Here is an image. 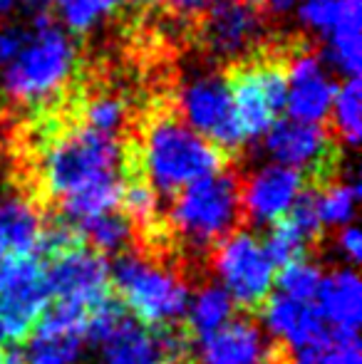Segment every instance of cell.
Instances as JSON below:
<instances>
[{
  "instance_id": "21",
  "label": "cell",
  "mask_w": 362,
  "mask_h": 364,
  "mask_svg": "<svg viewBox=\"0 0 362 364\" xmlns=\"http://www.w3.org/2000/svg\"><path fill=\"white\" fill-rule=\"evenodd\" d=\"M233 302L221 285H203L186 307V330L191 337L206 340L231 322Z\"/></svg>"
},
{
  "instance_id": "5",
  "label": "cell",
  "mask_w": 362,
  "mask_h": 364,
  "mask_svg": "<svg viewBox=\"0 0 362 364\" xmlns=\"http://www.w3.org/2000/svg\"><path fill=\"white\" fill-rule=\"evenodd\" d=\"M75 70V45L50 13L35 15L25 45L3 68V92L20 105H45L65 90Z\"/></svg>"
},
{
  "instance_id": "9",
  "label": "cell",
  "mask_w": 362,
  "mask_h": 364,
  "mask_svg": "<svg viewBox=\"0 0 362 364\" xmlns=\"http://www.w3.org/2000/svg\"><path fill=\"white\" fill-rule=\"evenodd\" d=\"M45 275H48L50 300L65 310L92 317V312L112 300L107 260L85 243L50 258Z\"/></svg>"
},
{
  "instance_id": "24",
  "label": "cell",
  "mask_w": 362,
  "mask_h": 364,
  "mask_svg": "<svg viewBox=\"0 0 362 364\" xmlns=\"http://www.w3.org/2000/svg\"><path fill=\"white\" fill-rule=\"evenodd\" d=\"M127 119V107L117 95H95L90 100H85V105L80 107V112L75 114V122L85 129H92L97 134L105 136H117L119 127Z\"/></svg>"
},
{
  "instance_id": "37",
  "label": "cell",
  "mask_w": 362,
  "mask_h": 364,
  "mask_svg": "<svg viewBox=\"0 0 362 364\" xmlns=\"http://www.w3.org/2000/svg\"><path fill=\"white\" fill-rule=\"evenodd\" d=\"M15 3H18V0H0V15L10 13V10L15 8Z\"/></svg>"
},
{
  "instance_id": "30",
  "label": "cell",
  "mask_w": 362,
  "mask_h": 364,
  "mask_svg": "<svg viewBox=\"0 0 362 364\" xmlns=\"http://www.w3.org/2000/svg\"><path fill=\"white\" fill-rule=\"evenodd\" d=\"M338 250L345 260L350 263H360L362 258V233L355 225H345L338 233Z\"/></svg>"
},
{
  "instance_id": "8",
  "label": "cell",
  "mask_w": 362,
  "mask_h": 364,
  "mask_svg": "<svg viewBox=\"0 0 362 364\" xmlns=\"http://www.w3.org/2000/svg\"><path fill=\"white\" fill-rule=\"evenodd\" d=\"M48 305V275L38 255L0 263V340L23 342Z\"/></svg>"
},
{
  "instance_id": "17",
  "label": "cell",
  "mask_w": 362,
  "mask_h": 364,
  "mask_svg": "<svg viewBox=\"0 0 362 364\" xmlns=\"http://www.w3.org/2000/svg\"><path fill=\"white\" fill-rule=\"evenodd\" d=\"M315 305L335 340H355L362 317V285L350 268L323 275Z\"/></svg>"
},
{
  "instance_id": "18",
  "label": "cell",
  "mask_w": 362,
  "mask_h": 364,
  "mask_svg": "<svg viewBox=\"0 0 362 364\" xmlns=\"http://www.w3.org/2000/svg\"><path fill=\"white\" fill-rule=\"evenodd\" d=\"M45 218L38 201L25 193L0 196V263L38 253Z\"/></svg>"
},
{
  "instance_id": "3",
  "label": "cell",
  "mask_w": 362,
  "mask_h": 364,
  "mask_svg": "<svg viewBox=\"0 0 362 364\" xmlns=\"http://www.w3.org/2000/svg\"><path fill=\"white\" fill-rule=\"evenodd\" d=\"M241 218V183L231 171H218L191 183L176 196L169 211L171 233L179 250L208 255L236 230Z\"/></svg>"
},
{
  "instance_id": "14",
  "label": "cell",
  "mask_w": 362,
  "mask_h": 364,
  "mask_svg": "<svg viewBox=\"0 0 362 364\" xmlns=\"http://www.w3.org/2000/svg\"><path fill=\"white\" fill-rule=\"evenodd\" d=\"M335 82L323 73V63L315 53L298 50L288 63V119L303 124H320L330 117L335 100Z\"/></svg>"
},
{
  "instance_id": "15",
  "label": "cell",
  "mask_w": 362,
  "mask_h": 364,
  "mask_svg": "<svg viewBox=\"0 0 362 364\" xmlns=\"http://www.w3.org/2000/svg\"><path fill=\"white\" fill-rule=\"evenodd\" d=\"M283 345L266 347L251 320H231L216 335L201 340L198 364H288Z\"/></svg>"
},
{
  "instance_id": "20",
  "label": "cell",
  "mask_w": 362,
  "mask_h": 364,
  "mask_svg": "<svg viewBox=\"0 0 362 364\" xmlns=\"http://www.w3.org/2000/svg\"><path fill=\"white\" fill-rule=\"evenodd\" d=\"M360 0H345L338 23L330 30L328 60L350 77H360Z\"/></svg>"
},
{
  "instance_id": "16",
  "label": "cell",
  "mask_w": 362,
  "mask_h": 364,
  "mask_svg": "<svg viewBox=\"0 0 362 364\" xmlns=\"http://www.w3.org/2000/svg\"><path fill=\"white\" fill-rule=\"evenodd\" d=\"M263 320L268 330L283 342L285 350L295 352L333 340L320 317L318 305L308 300H295L278 292L263 302Z\"/></svg>"
},
{
  "instance_id": "36",
  "label": "cell",
  "mask_w": 362,
  "mask_h": 364,
  "mask_svg": "<svg viewBox=\"0 0 362 364\" xmlns=\"http://www.w3.org/2000/svg\"><path fill=\"white\" fill-rule=\"evenodd\" d=\"M0 364H25V360L13 350H0Z\"/></svg>"
},
{
  "instance_id": "22",
  "label": "cell",
  "mask_w": 362,
  "mask_h": 364,
  "mask_svg": "<svg viewBox=\"0 0 362 364\" xmlns=\"http://www.w3.org/2000/svg\"><path fill=\"white\" fill-rule=\"evenodd\" d=\"M80 233V238L85 240V245H92L95 253H117L122 250L132 238H134V228H132L129 218L117 208V211H107L102 216H95L90 220L75 225Z\"/></svg>"
},
{
  "instance_id": "29",
  "label": "cell",
  "mask_w": 362,
  "mask_h": 364,
  "mask_svg": "<svg viewBox=\"0 0 362 364\" xmlns=\"http://www.w3.org/2000/svg\"><path fill=\"white\" fill-rule=\"evenodd\" d=\"M325 364H362L360 362V345L355 340H330L325 352Z\"/></svg>"
},
{
  "instance_id": "32",
  "label": "cell",
  "mask_w": 362,
  "mask_h": 364,
  "mask_svg": "<svg viewBox=\"0 0 362 364\" xmlns=\"http://www.w3.org/2000/svg\"><path fill=\"white\" fill-rule=\"evenodd\" d=\"M328 345H330V342L290 352V355H288V364H325V352H328Z\"/></svg>"
},
{
  "instance_id": "10",
  "label": "cell",
  "mask_w": 362,
  "mask_h": 364,
  "mask_svg": "<svg viewBox=\"0 0 362 364\" xmlns=\"http://www.w3.org/2000/svg\"><path fill=\"white\" fill-rule=\"evenodd\" d=\"M266 151L278 166L293 168L315 188L333 183L340 168V151L320 124L278 119L266 132Z\"/></svg>"
},
{
  "instance_id": "33",
  "label": "cell",
  "mask_w": 362,
  "mask_h": 364,
  "mask_svg": "<svg viewBox=\"0 0 362 364\" xmlns=\"http://www.w3.org/2000/svg\"><path fill=\"white\" fill-rule=\"evenodd\" d=\"M171 5H174L179 13H203V10H208L213 3H218V0H169Z\"/></svg>"
},
{
  "instance_id": "19",
  "label": "cell",
  "mask_w": 362,
  "mask_h": 364,
  "mask_svg": "<svg viewBox=\"0 0 362 364\" xmlns=\"http://www.w3.org/2000/svg\"><path fill=\"white\" fill-rule=\"evenodd\" d=\"M105 364H161L154 332L124 317L115 335L105 342Z\"/></svg>"
},
{
  "instance_id": "27",
  "label": "cell",
  "mask_w": 362,
  "mask_h": 364,
  "mask_svg": "<svg viewBox=\"0 0 362 364\" xmlns=\"http://www.w3.org/2000/svg\"><path fill=\"white\" fill-rule=\"evenodd\" d=\"M320 283H323V270L308 258H300L295 263L283 265V273L278 275V292L295 300L315 302Z\"/></svg>"
},
{
  "instance_id": "23",
  "label": "cell",
  "mask_w": 362,
  "mask_h": 364,
  "mask_svg": "<svg viewBox=\"0 0 362 364\" xmlns=\"http://www.w3.org/2000/svg\"><path fill=\"white\" fill-rule=\"evenodd\" d=\"M360 183L358 181H338L328 183L320 191H315V201H318V216L323 225H353L355 208L360 201Z\"/></svg>"
},
{
  "instance_id": "6",
  "label": "cell",
  "mask_w": 362,
  "mask_h": 364,
  "mask_svg": "<svg viewBox=\"0 0 362 364\" xmlns=\"http://www.w3.org/2000/svg\"><path fill=\"white\" fill-rule=\"evenodd\" d=\"M243 141L263 136L278 122L288 97V63L283 55H251L223 77Z\"/></svg>"
},
{
  "instance_id": "4",
  "label": "cell",
  "mask_w": 362,
  "mask_h": 364,
  "mask_svg": "<svg viewBox=\"0 0 362 364\" xmlns=\"http://www.w3.org/2000/svg\"><path fill=\"white\" fill-rule=\"evenodd\" d=\"M110 280L137 325L161 330L186 315L188 283L159 255L127 250L117 258Z\"/></svg>"
},
{
  "instance_id": "31",
  "label": "cell",
  "mask_w": 362,
  "mask_h": 364,
  "mask_svg": "<svg viewBox=\"0 0 362 364\" xmlns=\"http://www.w3.org/2000/svg\"><path fill=\"white\" fill-rule=\"evenodd\" d=\"M25 38H28V30H20V28L0 30V65L3 68L23 50Z\"/></svg>"
},
{
  "instance_id": "28",
  "label": "cell",
  "mask_w": 362,
  "mask_h": 364,
  "mask_svg": "<svg viewBox=\"0 0 362 364\" xmlns=\"http://www.w3.org/2000/svg\"><path fill=\"white\" fill-rule=\"evenodd\" d=\"M345 8V0H303L298 8V15L308 28L318 33H330L338 23L340 13Z\"/></svg>"
},
{
  "instance_id": "26",
  "label": "cell",
  "mask_w": 362,
  "mask_h": 364,
  "mask_svg": "<svg viewBox=\"0 0 362 364\" xmlns=\"http://www.w3.org/2000/svg\"><path fill=\"white\" fill-rule=\"evenodd\" d=\"M58 5V13L63 23L73 33H90L100 23H105L110 15L117 13L122 0H53Z\"/></svg>"
},
{
  "instance_id": "7",
  "label": "cell",
  "mask_w": 362,
  "mask_h": 364,
  "mask_svg": "<svg viewBox=\"0 0 362 364\" xmlns=\"http://www.w3.org/2000/svg\"><path fill=\"white\" fill-rule=\"evenodd\" d=\"M208 255L231 302L248 310L263 307L275 283V265L251 230H233Z\"/></svg>"
},
{
  "instance_id": "13",
  "label": "cell",
  "mask_w": 362,
  "mask_h": 364,
  "mask_svg": "<svg viewBox=\"0 0 362 364\" xmlns=\"http://www.w3.org/2000/svg\"><path fill=\"white\" fill-rule=\"evenodd\" d=\"M303 191L305 178L298 171L278 164L263 166L241 183V216L256 225H273L293 208Z\"/></svg>"
},
{
  "instance_id": "12",
  "label": "cell",
  "mask_w": 362,
  "mask_h": 364,
  "mask_svg": "<svg viewBox=\"0 0 362 364\" xmlns=\"http://www.w3.org/2000/svg\"><path fill=\"white\" fill-rule=\"evenodd\" d=\"M266 35V8L258 0H218L201 18L203 45L216 58H251Z\"/></svg>"
},
{
  "instance_id": "11",
  "label": "cell",
  "mask_w": 362,
  "mask_h": 364,
  "mask_svg": "<svg viewBox=\"0 0 362 364\" xmlns=\"http://www.w3.org/2000/svg\"><path fill=\"white\" fill-rule=\"evenodd\" d=\"M179 119L208 144L221 149L226 156L238 151L246 141L236 124L226 80L218 75H201L186 82L179 95Z\"/></svg>"
},
{
  "instance_id": "35",
  "label": "cell",
  "mask_w": 362,
  "mask_h": 364,
  "mask_svg": "<svg viewBox=\"0 0 362 364\" xmlns=\"http://www.w3.org/2000/svg\"><path fill=\"white\" fill-rule=\"evenodd\" d=\"M261 5H266V8L271 10H278V13H283V10H288L290 5L295 3V0H258Z\"/></svg>"
},
{
  "instance_id": "34",
  "label": "cell",
  "mask_w": 362,
  "mask_h": 364,
  "mask_svg": "<svg viewBox=\"0 0 362 364\" xmlns=\"http://www.w3.org/2000/svg\"><path fill=\"white\" fill-rule=\"evenodd\" d=\"M25 5H28L30 10H35L38 15H45L50 10V5H53V0H23Z\"/></svg>"
},
{
  "instance_id": "1",
  "label": "cell",
  "mask_w": 362,
  "mask_h": 364,
  "mask_svg": "<svg viewBox=\"0 0 362 364\" xmlns=\"http://www.w3.org/2000/svg\"><path fill=\"white\" fill-rule=\"evenodd\" d=\"M40 149L38 178L43 198L65 201L90 188L115 183L124 178V146L115 136L97 134L78 122L48 124Z\"/></svg>"
},
{
  "instance_id": "2",
  "label": "cell",
  "mask_w": 362,
  "mask_h": 364,
  "mask_svg": "<svg viewBox=\"0 0 362 364\" xmlns=\"http://www.w3.org/2000/svg\"><path fill=\"white\" fill-rule=\"evenodd\" d=\"M139 171L156 196H179L183 188L223 171L228 156L188 129L179 114L161 112L147 124L142 144H137Z\"/></svg>"
},
{
  "instance_id": "25",
  "label": "cell",
  "mask_w": 362,
  "mask_h": 364,
  "mask_svg": "<svg viewBox=\"0 0 362 364\" xmlns=\"http://www.w3.org/2000/svg\"><path fill=\"white\" fill-rule=\"evenodd\" d=\"M360 77H350L343 87L335 92L333 107H330V117H333L335 134L345 141L348 146H358L360 141Z\"/></svg>"
}]
</instances>
